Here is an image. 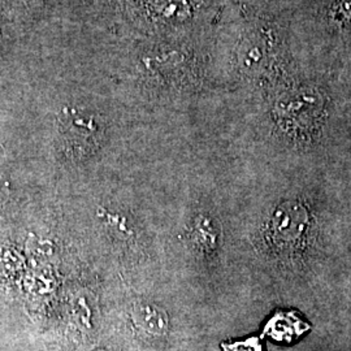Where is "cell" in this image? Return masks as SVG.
<instances>
[{
	"mask_svg": "<svg viewBox=\"0 0 351 351\" xmlns=\"http://www.w3.org/2000/svg\"><path fill=\"white\" fill-rule=\"evenodd\" d=\"M311 228L313 217L304 203L282 202L264 229L265 246L278 261H295L307 247Z\"/></svg>",
	"mask_w": 351,
	"mask_h": 351,
	"instance_id": "cell-1",
	"label": "cell"
},
{
	"mask_svg": "<svg viewBox=\"0 0 351 351\" xmlns=\"http://www.w3.org/2000/svg\"><path fill=\"white\" fill-rule=\"evenodd\" d=\"M59 133L66 152L82 158L99 149L104 126L97 113L85 108L66 107L59 117Z\"/></svg>",
	"mask_w": 351,
	"mask_h": 351,
	"instance_id": "cell-2",
	"label": "cell"
},
{
	"mask_svg": "<svg viewBox=\"0 0 351 351\" xmlns=\"http://www.w3.org/2000/svg\"><path fill=\"white\" fill-rule=\"evenodd\" d=\"M132 322L145 335L162 337L169 329L168 315L162 307L150 302H138L132 308Z\"/></svg>",
	"mask_w": 351,
	"mask_h": 351,
	"instance_id": "cell-3",
	"label": "cell"
},
{
	"mask_svg": "<svg viewBox=\"0 0 351 351\" xmlns=\"http://www.w3.org/2000/svg\"><path fill=\"white\" fill-rule=\"evenodd\" d=\"M220 229L216 226L215 220L201 215L194 219L190 229V239L193 246L203 254H211L217 249Z\"/></svg>",
	"mask_w": 351,
	"mask_h": 351,
	"instance_id": "cell-4",
	"label": "cell"
},
{
	"mask_svg": "<svg viewBox=\"0 0 351 351\" xmlns=\"http://www.w3.org/2000/svg\"><path fill=\"white\" fill-rule=\"evenodd\" d=\"M308 326L298 316L289 313H280L271 319L264 329V335H269L277 341H291L300 337Z\"/></svg>",
	"mask_w": 351,
	"mask_h": 351,
	"instance_id": "cell-5",
	"label": "cell"
},
{
	"mask_svg": "<svg viewBox=\"0 0 351 351\" xmlns=\"http://www.w3.org/2000/svg\"><path fill=\"white\" fill-rule=\"evenodd\" d=\"M224 351H263L258 339H249L234 343H223Z\"/></svg>",
	"mask_w": 351,
	"mask_h": 351,
	"instance_id": "cell-6",
	"label": "cell"
},
{
	"mask_svg": "<svg viewBox=\"0 0 351 351\" xmlns=\"http://www.w3.org/2000/svg\"><path fill=\"white\" fill-rule=\"evenodd\" d=\"M4 198V190L0 188V204H1V199Z\"/></svg>",
	"mask_w": 351,
	"mask_h": 351,
	"instance_id": "cell-7",
	"label": "cell"
}]
</instances>
